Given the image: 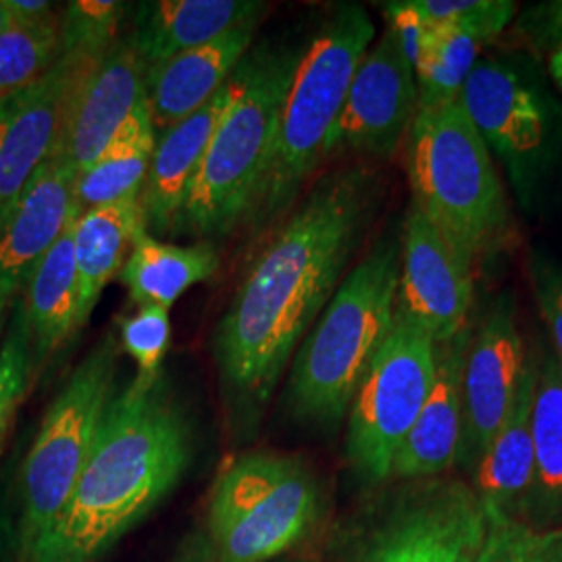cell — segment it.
<instances>
[{
  "mask_svg": "<svg viewBox=\"0 0 562 562\" xmlns=\"http://www.w3.org/2000/svg\"><path fill=\"white\" fill-rule=\"evenodd\" d=\"M367 167L325 176L250 265L213 336L223 394L259 417L304 336L331 301L378 213Z\"/></svg>",
  "mask_w": 562,
  "mask_h": 562,
  "instance_id": "1",
  "label": "cell"
},
{
  "mask_svg": "<svg viewBox=\"0 0 562 562\" xmlns=\"http://www.w3.org/2000/svg\"><path fill=\"white\" fill-rule=\"evenodd\" d=\"M192 461V434L159 378L113 396L94 448L57 521L32 562H97L180 483Z\"/></svg>",
  "mask_w": 562,
  "mask_h": 562,
  "instance_id": "2",
  "label": "cell"
},
{
  "mask_svg": "<svg viewBox=\"0 0 562 562\" xmlns=\"http://www.w3.org/2000/svg\"><path fill=\"white\" fill-rule=\"evenodd\" d=\"M401 278V238L378 241L340 281L301 341L285 402L304 423L334 429L348 415L362 378L387 338Z\"/></svg>",
  "mask_w": 562,
  "mask_h": 562,
  "instance_id": "3",
  "label": "cell"
},
{
  "mask_svg": "<svg viewBox=\"0 0 562 562\" xmlns=\"http://www.w3.org/2000/svg\"><path fill=\"white\" fill-rule=\"evenodd\" d=\"M302 48L267 41L240 60L234 71V101L206 148L173 229L215 238L250 217Z\"/></svg>",
  "mask_w": 562,
  "mask_h": 562,
  "instance_id": "4",
  "label": "cell"
},
{
  "mask_svg": "<svg viewBox=\"0 0 562 562\" xmlns=\"http://www.w3.org/2000/svg\"><path fill=\"white\" fill-rule=\"evenodd\" d=\"M373 41L375 23L367 9L348 2L302 48L281 109L269 169L248 217L257 227L281 217L334 150L350 83Z\"/></svg>",
  "mask_w": 562,
  "mask_h": 562,
  "instance_id": "5",
  "label": "cell"
},
{
  "mask_svg": "<svg viewBox=\"0 0 562 562\" xmlns=\"http://www.w3.org/2000/svg\"><path fill=\"white\" fill-rule=\"evenodd\" d=\"M413 202L477 262L510 236V209L490 148L461 102L419 109L406 136Z\"/></svg>",
  "mask_w": 562,
  "mask_h": 562,
  "instance_id": "6",
  "label": "cell"
},
{
  "mask_svg": "<svg viewBox=\"0 0 562 562\" xmlns=\"http://www.w3.org/2000/svg\"><path fill=\"white\" fill-rule=\"evenodd\" d=\"M117 362L120 344L109 334L76 367L42 419L21 471L18 543L27 561L80 480L113 398Z\"/></svg>",
  "mask_w": 562,
  "mask_h": 562,
  "instance_id": "7",
  "label": "cell"
},
{
  "mask_svg": "<svg viewBox=\"0 0 562 562\" xmlns=\"http://www.w3.org/2000/svg\"><path fill=\"white\" fill-rule=\"evenodd\" d=\"M319 490L288 454L250 452L215 483L209 531L217 562H267L301 542L317 519Z\"/></svg>",
  "mask_w": 562,
  "mask_h": 562,
  "instance_id": "8",
  "label": "cell"
},
{
  "mask_svg": "<svg viewBox=\"0 0 562 562\" xmlns=\"http://www.w3.org/2000/svg\"><path fill=\"white\" fill-rule=\"evenodd\" d=\"M438 369V344L394 313L348 411L346 457L361 482H387L401 446L422 413Z\"/></svg>",
  "mask_w": 562,
  "mask_h": 562,
  "instance_id": "9",
  "label": "cell"
},
{
  "mask_svg": "<svg viewBox=\"0 0 562 562\" xmlns=\"http://www.w3.org/2000/svg\"><path fill=\"white\" fill-rule=\"evenodd\" d=\"M487 513L475 487L417 480L364 538L352 562H477Z\"/></svg>",
  "mask_w": 562,
  "mask_h": 562,
  "instance_id": "10",
  "label": "cell"
},
{
  "mask_svg": "<svg viewBox=\"0 0 562 562\" xmlns=\"http://www.w3.org/2000/svg\"><path fill=\"white\" fill-rule=\"evenodd\" d=\"M475 265L411 202L402 227L396 313L419 325L438 346L454 340L469 327Z\"/></svg>",
  "mask_w": 562,
  "mask_h": 562,
  "instance_id": "11",
  "label": "cell"
},
{
  "mask_svg": "<svg viewBox=\"0 0 562 562\" xmlns=\"http://www.w3.org/2000/svg\"><path fill=\"white\" fill-rule=\"evenodd\" d=\"M102 57L63 50L42 78L0 97V223L59 144L69 104Z\"/></svg>",
  "mask_w": 562,
  "mask_h": 562,
  "instance_id": "12",
  "label": "cell"
},
{
  "mask_svg": "<svg viewBox=\"0 0 562 562\" xmlns=\"http://www.w3.org/2000/svg\"><path fill=\"white\" fill-rule=\"evenodd\" d=\"M419 111L413 63L385 27L361 60L334 134V148L392 157Z\"/></svg>",
  "mask_w": 562,
  "mask_h": 562,
  "instance_id": "13",
  "label": "cell"
},
{
  "mask_svg": "<svg viewBox=\"0 0 562 562\" xmlns=\"http://www.w3.org/2000/svg\"><path fill=\"white\" fill-rule=\"evenodd\" d=\"M527 359L515 299L504 294L492 304L467 348L462 369L461 461L477 464L503 427L517 398Z\"/></svg>",
  "mask_w": 562,
  "mask_h": 562,
  "instance_id": "14",
  "label": "cell"
},
{
  "mask_svg": "<svg viewBox=\"0 0 562 562\" xmlns=\"http://www.w3.org/2000/svg\"><path fill=\"white\" fill-rule=\"evenodd\" d=\"M459 102L525 196L548 140V113L540 94L513 67L498 60H477Z\"/></svg>",
  "mask_w": 562,
  "mask_h": 562,
  "instance_id": "15",
  "label": "cell"
},
{
  "mask_svg": "<svg viewBox=\"0 0 562 562\" xmlns=\"http://www.w3.org/2000/svg\"><path fill=\"white\" fill-rule=\"evenodd\" d=\"M76 181L78 169L59 142L0 223V296L15 301L32 269L78 220Z\"/></svg>",
  "mask_w": 562,
  "mask_h": 562,
  "instance_id": "16",
  "label": "cell"
},
{
  "mask_svg": "<svg viewBox=\"0 0 562 562\" xmlns=\"http://www.w3.org/2000/svg\"><path fill=\"white\" fill-rule=\"evenodd\" d=\"M146 76L148 65L127 36L83 78L59 140L78 173L97 161L121 127L148 104Z\"/></svg>",
  "mask_w": 562,
  "mask_h": 562,
  "instance_id": "17",
  "label": "cell"
},
{
  "mask_svg": "<svg viewBox=\"0 0 562 562\" xmlns=\"http://www.w3.org/2000/svg\"><path fill=\"white\" fill-rule=\"evenodd\" d=\"M236 94L234 74L222 90L199 111L157 134L148 173L142 186L140 204L146 232L165 234L178 220L190 183L201 169L213 140Z\"/></svg>",
  "mask_w": 562,
  "mask_h": 562,
  "instance_id": "18",
  "label": "cell"
},
{
  "mask_svg": "<svg viewBox=\"0 0 562 562\" xmlns=\"http://www.w3.org/2000/svg\"><path fill=\"white\" fill-rule=\"evenodd\" d=\"M473 336L471 325L454 340L438 346L436 382L423 404L422 413L394 461L392 477L431 480L442 477L461 462L464 438L462 413V369Z\"/></svg>",
  "mask_w": 562,
  "mask_h": 562,
  "instance_id": "19",
  "label": "cell"
},
{
  "mask_svg": "<svg viewBox=\"0 0 562 562\" xmlns=\"http://www.w3.org/2000/svg\"><path fill=\"white\" fill-rule=\"evenodd\" d=\"M259 21L241 23L217 41L148 67L146 92L155 132L180 123L211 101L252 48Z\"/></svg>",
  "mask_w": 562,
  "mask_h": 562,
  "instance_id": "20",
  "label": "cell"
},
{
  "mask_svg": "<svg viewBox=\"0 0 562 562\" xmlns=\"http://www.w3.org/2000/svg\"><path fill=\"white\" fill-rule=\"evenodd\" d=\"M515 11L517 4L510 0H480V7L461 21L425 30L413 59L419 109L459 101L480 50L503 34Z\"/></svg>",
  "mask_w": 562,
  "mask_h": 562,
  "instance_id": "21",
  "label": "cell"
},
{
  "mask_svg": "<svg viewBox=\"0 0 562 562\" xmlns=\"http://www.w3.org/2000/svg\"><path fill=\"white\" fill-rule=\"evenodd\" d=\"M267 4L255 0L142 2L130 38L148 67L217 41L241 23L261 21Z\"/></svg>",
  "mask_w": 562,
  "mask_h": 562,
  "instance_id": "22",
  "label": "cell"
},
{
  "mask_svg": "<svg viewBox=\"0 0 562 562\" xmlns=\"http://www.w3.org/2000/svg\"><path fill=\"white\" fill-rule=\"evenodd\" d=\"M538 359H527L515 404L503 427L477 461L475 492L487 508L519 517L529 508L533 490V440H531V406L536 392Z\"/></svg>",
  "mask_w": 562,
  "mask_h": 562,
  "instance_id": "23",
  "label": "cell"
},
{
  "mask_svg": "<svg viewBox=\"0 0 562 562\" xmlns=\"http://www.w3.org/2000/svg\"><path fill=\"white\" fill-rule=\"evenodd\" d=\"M146 232L140 194L83 211L74 223L78 271V331L86 327L106 283L120 276L134 241Z\"/></svg>",
  "mask_w": 562,
  "mask_h": 562,
  "instance_id": "24",
  "label": "cell"
},
{
  "mask_svg": "<svg viewBox=\"0 0 562 562\" xmlns=\"http://www.w3.org/2000/svg\"><path fill=\"white\" fill-rule=\"evenodd\" d=\"M74 223L32 269L21 290V304L32 340L34 378L41 375L42 367L78 331Z\"/></svg>",
  "mask_w": 562,
  "mask_h": 562,
  "instance_id": "25",
  "label": "cell"
},
{
  "mask_svg": "<svg viewBox=\"0 0 562 562\" xmlns=\"http://www.w3.org/2000/svg\"><path fill=\"white\" fill-rule=\"evenodd\" d=\"M217 269L220 255L211 244H165L142 232L120 276L134 304L171 308L192 285L211 280Z\"/></svg>",
  "mask_w": 562,
  "mask_h": 562,
  "instance_id": "26",
  "label": "cell"
},
{
  "mask_svg": "<svg viewBox=\"0 0 562 562\" xmlns=\"http://www.w3.org/2000/svg\"><path fill=\"white\" fill-rule=\"evenodd\" d=\"M157 132L148 104L127 121L101 157L78 173L76 201L80 213L102 204L138 196L148 173Z\"/></svg>",
  "mask_w": 562,
  "mask_h": 562,
  "instance_id": "27",
  "label": "cell"
},
{
  "mask_svg": "<svg viewBox=\"0 0 562 562\" xmlns=\"http://www.w3.org/2000/svg\"><path fill=\"white\" fill-rule=\"evenodd\" d=\"M531 440L536 473L529 510L546 521L562 515V369L552 352L538 359Z\"/></svg>",
  "mask_w": 562,
  "mask_h": 562,
  "instance_id": "28",
  "label": "cell"
},
{
  "mask_svg": "<svg viewBox=\"0 0 562 562\" xmlns=\"http://www.w3.org/2000/svg\"><path fill=\"white\" fill-rule=\"evenodd\" d=\"M63 55L60 18L18 21L0 34V97L42 78Z\"/></svg>",
  "mask_w": 562,
  "mask_h": 562,
  "instance_id": "29",
  "label": "cell"
},
{
  "mask_svg": "<svg viewBox=\"0 0 562 562\" xmlns=\"http://www.w3.org/2000/svg\"><path fill=\"white\" fill-rule=\"evenodd\" d=\"M487 533L477 562H562L561 529L536 527L487 508Z\"/></svg>",
  "mask_w": 562,
  "mask_h": 562,
  "instance_id": "30",
  "label": "cell"
},
{
  "mask_svg": "<svg viewBox=\"0 0 562 562\" xmlns=\"http://www.w3.org/2000/svg\"><path fill=\"white\" fill-rule=\"evenodd\" d=\"M11 308L9 327L0 341V457L34 380L32 340L21 299L13 301Z\"/></svg>",
  "mask_w": 562,
  "mask_h": 562,
  "instance_id": "31",
  "label": "cell"
},
{
  "mask_svg": "<svg viewBox=\"0 0 562 562\" xmlns=\"http://www.w3.org/2000/svg\"><path fill=\"white\" fill-rule=\"evenodd\" d=\"M127 4L117 0H76L60 18L63 50L102 57L117 42Z\"/></svg>",
  "mask_w": 562,
  "mask_h": 562,
  "instance_id": "32",
  "label": "cell"
},
{
  "mask_svg": "<svg viewBox=\"0 0 562 562\" xmlns=\"http://www.w3.org/2000/svg\"><path fill=\"white\" fill-rule=\"evenodd\" d=\"M171 340L169 308L159 304L138 306L134 315L120 319V341L125 355L136 362V378L142 383L157 382L162 359Z\"/></svg>",
  "mask_w": 562,
  "mask_h": 562,
  "instance_id": "33",
  "label": "cell"
},
{
  "mask_svg": "<svg viewBox=\"0 0 562 562\" xmlns=\"http://www.w3.org/2000/svg\"><path fill=\"white\" fill-rule=\"evenodd\" d=\"M533 283L538 306L554 346L552 355L562 369V269L548 262H538L533 269Z\"/></svg>",
  "mask_w": 562,
  "mask_h": 562,
  "instance_id": "34",
  "label": "cell"
},
{
  "mask_svg": "<svg viewBox=\"0 0 562 562\" xmlns=\"http://www.w3.org/2000/svg\"><path fill=\"white\" fill-rule=\"evenodd\" d=\"M9 7L15 11V15L21 21L48 20V18L57 15L53 4L44 2V0H9Z\"/></svg>",
  "mask_w": 562,
  "mask_h": 562,
  "instance_id": "35",
  "label": "cell"
},
{
  "mask_svg": "<svg viewBox=\"0 0 562 562\" xmlns=\"http://www.w3.org/2000/svg\"><path fill=\"white\" fill-rule=\"evenodd\" d=\"M543 9V30L550 41L557 42V46L562 44V0L548 2Z\"/></svg>",
  "mask_w": 562,
  "mask_h": 562,
  "instance_id": "36",
  "label": "cell"
},
{
  "mask_svg": "<svg viewBox=\"0 0 562 562\" xmlns=\"http://www.w3.org/2000/svg\"><path fill=\"white\" fill-rule=\"evenodd\" d=\"M15 536V525H13V510L11 506L0 503V562L4 561L7 548Z\"/></svg>",
  "mask_w": 562,
  "mask_h": 562,
  "instance_id": "37",
  "label": "cell"
},
{
  "mask_svg": "<svg viewBox=\"0 0 562 562\" xmlns=\"http://www.w3.org/2000/svg\"><path fill=\"white\" fill-rule=\"evenodd\" d=\"M18 21H21L15 11L9 7V0H0V34L13 27Z\"/></svg>",
  "mask_w": 562,
  "mask_h": 562,
  "instance_id": "38",
  "label": "cell"
},
{
  "mask_svg": "<svg viewBox=\"0 0 562 562\" xmlns=\"http://www.w3.org/2000/svg\"><path fill=\"white\" fill-rule=\"evenodd\" d=\"M550 74L552 80L557 81V86L562 90V44L554 48V53L550 55Z\"/></svg>",
  "mask_w": 562,
  "mask_h": 562,
  "instance_id": "39",
  "label": "cell"
},
{
  "mask_svg": "<svg viewBox=\"0 0 562 562\" xmlns=\"http://www.w3.org/2000/svg\"><path fill=\"white\" fill-rule=\"evenodd\" d=\"M11 304H13V301H9V299L0 296V340H2V336H4V327H7V313H9Z\"/></svg>",
  "mask_w": 562,
  "mask_h": 562,
  "instance_id": "40",
  "label": "cell"
},
{
  "mask_svg": "<svg viewBox=\"0 0 562 562\" xmlns=\"http://www.w3.org/2000/svg\"><path fill=\"white\" fill-rule=\"evenodd\" d=\"M181 562H209L201 554H192V557H188V559H183Z\"/></svg>",
  "mask_w": 562,
  "mask_h": 562,
  "instance_id": "41",
  "label": "cell"
}]
</instances>
